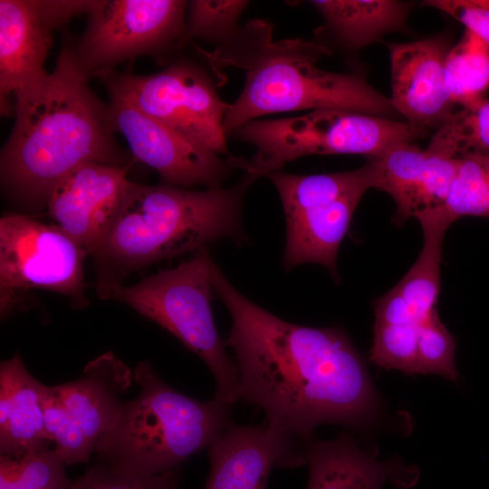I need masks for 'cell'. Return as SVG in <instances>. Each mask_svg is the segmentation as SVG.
Wrapping results in <instances>:
<instances>
[{"label": "cell", "mask_w": 489, "mask_h": 489, "mask_svg": "<svg viewBox=\"0 0 489 489\" xmlns=\"http://www.w3.org/2000/svg\"><path fill=\"white\" fill-rule=\"evenodd\" d=\"M216 296L232 317L225 345L235 352L241 399L270 426L301 439L324 423L360 427L379 398L365 363L338 327L285 321L240 293L214 262Z\"/></svg>", "instance_id": "cell-1"}, {"label": "cell", "mask_w": 489, "mask_h": 489, "mask_svg": "<svg viewBox=\"0 0 489 489\" xmlns=\"http://www.w3.org/2000/svg\"><path fill=\"white\" fill-rule=\"evenodd\" d=\"M74 48L64 47L53 70L15 98V120L1 149V185L19 206L47 207L55 186L86 162L121 166L109 105L89 87Z\"/></svg>", "instance_id": "cell-2"}, {"label": "cell", "mask_w": 489, "mask_h": 489, "mask_svg": "<svg viewBox=\"0 0 489 489\" xmlns=\"http://www.w3.org/2000/svg\"><path fill=\"white\" fill-rule=\"evenodd\" d=\"M273 27L254 19L213 52L196 46L220 79L225 67L245 72L244 88L225 115L227 136L263 115L294 110L338 108L397 120L390 99L362 77L316 65L330 54L326 45L301 38L274 40Z\"/></svg>", "instance_id": "cell-3"}, {"label": "cell", "mask_w": 489, "mask_h": 489, "mask_svg": "<svg viewBox=\"0 0 489 489\" xmlns=\"http://www.w3.org/2000/svg\"><path fill=\"white\" fill-rule=\"evenodd\" d=\"M258 177L245 173L232 187L196 191L131 182L122 206L94 257L96 287L121 284L152 263L199 251L224 238L244 244V197Z\"/></svg>", "instance_id": "cell-4"}, {"label": "cell", "mask_w": 489, "mask_h": 489, "mask_svg": "<svg viewBox=\"0 0 489 489\" xmlns=\"http://www.w3.org/2000/svg\"><path fill=\"white\" fill-rule=\"evenodd\" d=\"M133 379L140 391L122 403L97 443V460L141 475L162 474L208 448L233 423L232 405L179 393L148 361L135 367Z\"/></svg>", "instance_id": "cell-5"}, {"label": "cell", "mask_w": 489, "mask_h": 489, "mask_svg": "<svg viewBox=\"0 0 489 489\" xmlns=\"http://www.w3.org/2000/svg\"><path fill=\"white\" fill-rule=\"evenodd\" d=\"M213 263L203 248L193 258L133 285L110 284L96 291L101 298L127 304L177 338L210 369L215 398L234 405L241 399L240 379L212 314Z\"/></svg>", "instance_id": "cell-6"}, {"label": "cell", "mask_w": 489, "mask_h": 489, "mask_svg": "<svg viewBox=\"0 0 489 489\" xmlns=\"http://www.w3.org/2000/svg\"><path fill=\"white\" fill-rule=\"evenodd\" d=\"M428 133L407 121L344 109H319L297 117L246 122L231 136L254 145L255 153L251 158L230 155L228 159L234 168L259 177L305 156L358 154L376 158Z\"/></svg>", "instance_id": "cell-7"}, {"label": "cell", "mask_w": 489, "mask_h": 489, "mask_svg": "<svg viewBox=\"0 0 489 489\" xmlns=\"http://www.w3.org/2000/svg\"><path fill=\"white\" fill-rule=\"evenodd\" d=\"M87 253L57 225L19 214L0 219V315L10 316L29 290L66 296L72 306L88 305L83 277Z\"/></svg>", "instance_id": "cell-8"}, {"label": "cell", "mask_w": 489, "mask_h": 489, "mask_svg": "<svg viewBox=\"0 0 489 489\" xmlns=\"http://www.w3.org/2000/svg\"><path fill=\"white\" fill-rule=\"evenodd\" d=\"M106 84L110 96L128 101L197 145L230 156L224 128L229 104L197 65L177 62L149 75H108Z\"/></svg>", "instance_id": "cell-9"}, {"label": "cell", "mask_w": 489, "mask_h": 489, "mask_svg": "<svg viewBox=\"0 0 489 489\" xmlns=\"http://www.w3.org/2000/svg\"><path fill=\"white\" fill-rule=\"evenodd\" d=\"M187 7L180 0H102L74 48L79 65L89 78L106 77L126 60L182 46Z\"/></svg>", "instance_id": "cell-10"}, {"label": "cell", "mask_w": 489, "mask_h": 489, "mask_svg": "<svg viewBox=\"0 0 489 489\" xmlns=\"http://www.w3.org/2000/svg\"><path fill=\"white\" fill-rule=\"evenodd\" d=\"M102 0H0V96L25 93L47 76L44 62L53 31L73 16L91 14ZM15 107V106H14Z\"/></svg>", "instance_id": "cell-11"}, {"label": "cell", "mask_w": 489, "mask_h": 489, "mask_svg": "<svg viewBox=\"0 0 489 489\" xmlns=\"http://www.w3.org/2000/svg\"><path fill=\"white\" fill-rule=\"evenodd\" d=\"M112 127L127 140L133 156L158 173L164 184L187 188L222 187L234 168L128 101L110 96Z\"/></svg>", "instance_id": "cell-12"}, {"label": "cell", "mask_w": 489, "mask_h": 489, "mask_svg": "<svg viewBox=\"0 0 489 489\" xmlns=\"http://www.w3.org/2000/svg\"><path fill=\"white\" fill-rule=\"evenodd\" d=\"M130 183L122 166L83 163L53 189L47 213L87 254H92L113 225Z\"/></svg>", "instance_id": "cell-13"}, {"label": "cell", "mask_w": 489, "mask_h": 489, "mask_svg": "<svg viewBox=\"0 0 489 489\" xmlns=\"http://www.w3.org/2000/svg\"><path fill=\"white\" fill-rule=\"evenodd\" d=\"M304 440L266 421L259 426L231 423L208 446L210 471L204 489H266L274 467L306 464Z\"/></svg>", "instance_id": "cell-14"}, {"label": "cell", "mask_w": 489, "mask_h": 489, "mask_svg": "<svg viewBox=\"0 0 489 489\" xmlns=\"http://www.w3.org/2000/svg\"><path fill=\"white\" fill-rule=\"evenodd\" d=\"M450 48L441 37L389 44V99L407 122L436 130L455 110L445 73Z\"/></svg>", "instance_id": "cell-15"}, {"label": "cell", "mask_w": 489, "mask_h": 489, "mask_svg": "<svg viewBox=\"0 0 489 489\" xmlns=\"http://www.w3.org/2000/svg\"><path fill=\"white\" fill-rule=\"evenodd\" d=\"M367 163L372 188L388 193L395 201L394 223L399 225L409 217L443 206L456 158L413 143H401Z\"/></svg>", "instance_id": "cell-16"}, {"label": "cell", "mask_w": 489, "mask_h": 489, "mask_svg": "<svg viewBox=\"0 0 489 489\" xmlns=\"http://www.w3.org/2000/svg\"><path fill=\"white\" fill-rule=\"evenodd\" d=\"M132 379L131 369L115 354L106 352L91 360L77 379L53 386L94 451L113 423Z\"/></svg>", "instance_id": "cell-17"}, {"label": "cell", "mask_w": 489, "mask_h": 489, "mask_svg": "<svg viewBox=\"0 0 489 489\" xmlns=\"http://www.w3.org/2000/svg\"><path fill=\"white\" fill-rule=\"evenodd\" d=\"M364 192L286 213V244L283 264L286 269L306 263L324 266L339 280L337 255L354 211Z\"/></svg>", "instance_id": "cell-18"}, {"label": "cell", "mask_w": 489, "mask_h": 489, "mask_svg": "<svg viewBox=\"0 0 489 489\" xmlns=\"http://www.w3.org/2000/svg\"><path fill=\"white\" fill-rule=\"evenodd\" d=\"M303 450L308 489H381L402 471L398 461H378L344 433L329 441L309 437Z\"/></svg>", "instance_id": "cell-19"}, {"label": "cell", "mask_w": 489, "mask_h": 489, "mask_svg": "<svg viewBox=\"0 0 489 489\" xmlns=\"http://www.w3.org/2000/svg\"><path fill=\"white\" fill-rule=\"evenodd\" d=\"M44 386L30 374L20 355L1 362L0 455H18L51 444L43 426Z\"/></svg>", "instance_id": "cell-20"}, {"label": "cell", "mask_w": 489, "mask_h": 489, "mask_svg": "<svg viewBox=\"0 0 489 489\" xmlns=\"http://www.w3.org/2000/svg\"><path fill=\"white\" fill-rule=\"evenodd\" d=\"M326 28L347 47L359 49L404 30L409 6L394 0H315Z\"/></svg>", "instance_id": "cell-21"}, {"label": "cell", "mask_w": 489, "mask_h": 489, "mask_svg": "<svg viewBox=\"0 0 489 489\" xmlns=\"http://www.w3.org/2000/svg\"><path fill=\"white\" fill-rule=\"evenodd\" d=\"M422 227L424 244L415 264L394 286L420 324L432 316L440 292L442 243L450 225L429 211L416 217Z\"/></svg>", "instance_id": "cell-22"}, {"label": "cell", "mask_w": 489, "mask_h": 489, "mask_svg": "<svg viewBox=\"0 0 489 489\" xmlns=\"http://www.w3.org/2000/svg\"><path fill=\"white\" fill-rule=\"evenodd\" d=\"M263 177L276 187L284 214L372 188L368 163L350 171L296 175L277 170Z\"/></svg>", "instance_id": "cell-23"}, {"label": "cell", "mask_w": 489, "mask_h": 489, "mask_svg": "<svg viewBox=\"0 0 489 489\" xmlns=\"http://www.w3.org/2000/svg\"><path fill=\"white\" fill-rule=\"evenodd\" d=\"M446 87L455 105L472 106L489 89V45L466 30L450 48L445 64Z\"/></svg>", "instance_id": "cell-24"}, {"label": "cell", "mask_w": 489, "mask_h": 489, "mask_svg": "<svg viewBox=\"0 0 489 489\" xmlns=\"http://www.w3.org/2000/svg\"><path fill=\"white\" fill-rule=\"evenodd\" d=\"M427 149L449 158H489V99L455 110L435 131Z\"/></svg>", "instance_id": "cell-25"}, {"label": "cell", "mask_w": 489, "mask_h": 489, "mask_svg": "<svg viewBox=\"0 0 489 489\" xmlns=\"http://www.w3.org/2000/svg\"><path fill=\"white\" fill-rule=\"evenodd\" d=\"M431 211L449 225L464 216L489 217V158H457L446 201Z\"/></svg>", "instance_id": "cell-26"}, {"label": "cell", "mask_w": 489, "mask_h": 489, "mask_svg": "<svg viewBox=\"0 0 489 489\" xmlns=\"http://www.w3.org/2000/svg\"><path fill=\"white\" fill-rule=\"evenodd\" d=\"M50 445L0 455V489H69L66 464Z\"/></svg>", "instance_id": "cell-27"}, {"label": "cell", "mask_w": 489, "mask_h": 489, "mask_svg": "<svg viewBox=\"0 0 489 489\" xmlns=\"http://www.w3.org/2000/svg\"><path fill=\"white\" fill-rule=\"evenodd\" d=\"M42 403L46 438L66 465L88 463L94 448L53 386H44Z\"/></svg>", "instance_id": "cell-28"}, {"label": "cell", "mask_w": 489, "mask_h": 489, "mask_svg": "<svg viewBox=\"0 0 489 489\" xmlns=\"http://www.w3.org/2000/svg\"><path fill=\"white\" fill-rule=\"evenodd\" d=\"M248 1L194 0L188 4L183 44L192 38L218 45L239 29L238 20Z\"/></svg>", "instance_id": "cell-29"}, {"label": "cell", "mask_w": 489, "mask_h": 489, "mask_svg": "<svg viewBox=\"0 0 489 489\" xmlns=\"http://www.w3.org/2000/svg\"><path fill=\"white\" fill-rule=\"evenodd\" d=\"M418 325H392L374 322L369 360L375 365L418 374Z\"/></svg>", "instance_id": "cell-30"}, {"label": "cell", "mask_w": 489, "mask_h": 489, "mask_svg": "<svg viewBox=\"0 0 489 489\" xmlns=\"http://www.w3.org/2000/svg\"><path fill=\"white\" fill-rule=\"evenodd\" d=\"M455 342L436 312L418 325L417 361L419 374H436L455 381Z\"/></svg>", "instance_id": "cell-31"}, {"label": "cell", "mask_w": 489, "mask_h": 489, "mask_svg": "<svg viewBox=\"0 0 489 489\" xmlns=\"http://www.w3.org/2000/svg\"><path fill=\"white\" fill-rule=\"evenodd\" d=\"M179 467L146 475L97 460L69 489H178Z\"/></svg>", "instance_id": "cell-32"}, {"label": "cell", "mask_w": 489, "mask_h": 489, "mask_svg": "<svg viewBox=\"0 0 489 489\" xmlns=\"http://www.w3.org/2000/svg\"><path fill=\"white\" fill-rule=\"evenodd\" d=\"M423 5L451 15L489 45V1L427 0Z\"/></svg>", "instance_id": "cell-33"}, {"label": "cell", "mask_w": 489, "mask_h": 489, "mask_svg": "<svg viewBox=\"0 0 489 489\" xmlns=\"http://www.w3.org/2000/svg\"><path fill=\"white\" fill-rule=\"evenodd\" d=\"M375 322L392 325H419L402 295L393 287L374 302Z\"/></svg>", "instance_id": "cell-34"}]
</instances>
